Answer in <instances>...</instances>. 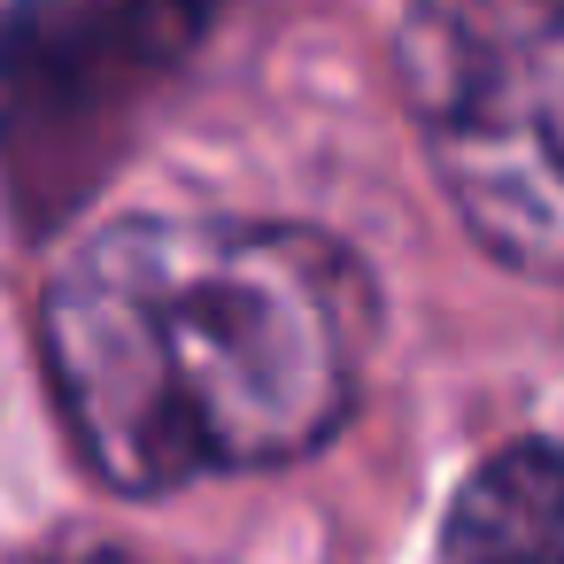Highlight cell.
<instances>
[{"instance_id": "obj_5", "label": "cell", "mask_w": 564, "mask_h": 564, "mask_svg": "<svg viewBox=\"0 0 564 564\" xmlns=\"http://www.w3.org/2000/svg\"><path fill=\"white\" fill-rule=\"evenodd\" d=\"M40 564H132V556H117V549H63V556H40Z\"/></svg>"}, {"instance_id": "obj_3", "label": "cell", "mask_w": 564, "mask_h": 564, "mask_svg": "<svg viewBox=\"0 0 564 564\" xmlns=\"http://www.w3.org/2000/svg\"><path fill=\"white\" fill-rule=\"evenodd\" d=\"M202 32L209 0H0V171L32 217L70 209L109 171Z\"/></svg>"}, {"instance_id": "obj_4", "label": "cell", "mask_w": 564, "mask_h": 564, "mask_svg": "<svg viewBox=\"0 0 564 564\" xmlns=\"http://www.w3.org/2000/svg\"><path fill=\"white\" fill-rule=\"evenodd\" d=\"M448 564H564V448L510 441L448 502Z\"/></svg>"}, {"instance_id": "obj_1", "label": "cell", "mask_w": 564, "mask_h": 564, "mask_svg": "<svg viewBox=\"0 0 564 564\" xmlns=\"http://www.w3.org/2000/svg\"><path fill=\"white\" fill-rule=\"evenodd\" d=\"M40 340L78 456L124 495H171L340 433L371 286L302 225L124 217L55 271Z\"/></svg>"}, {"instance_id": "obj_2", "label": "cell", "mask_w": 564, "mask_h": 564, "mask_svg": "<svg viewBox=\"0 0 564 564\" xmlns=\"http://www.w3.org/2000/svg\"><path fill=\"white\" fill-rule=\"evenodd\" d=\"M402 86L471 240L564 279V0H402Z\"/></svg>"}]
</instances>
